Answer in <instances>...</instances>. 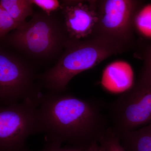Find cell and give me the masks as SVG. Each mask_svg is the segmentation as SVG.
<instances>
[{
  "instance_id": "4",
  "label": "cell",
  "mask_w": 151,
  "mask_h": 151,
  "mask_svg": "<svg viewBox=\"0 0 151 151\" xmlns=\"http://www.w3.org/2000/svg\"><path fill=\"white\" fill-rule=\"evenodd\" d=\"M0 107V151H29L27 139L43 132L41 96Z\"/></svg>"
},
{
  "instance_id": "8",
  "label": "cell",
  "mask_w": 151,
  "mask_h": 151,
  "mask_svg": "<svg viewBox=\"0 0 151 151\" xmlns=\"http://www.w3.org/2000/svg\"><path fill=\"white\" fill-rule=\"evenodd\" d=\"M96 0L60 1V13L69 37L87 40L98 37V17Z\"/></svg>"
},
{
  "instance_id": "12",
  "label": "cell",
  "mask_w": 151,
  "mask_h": 151,
  "mask_svg": "<svg viewBox=\"0 0 151 151\" xmlns=\"http://www.w3.org/2000/svg\"><path fill=\"white\" fill-rule=\"evenodd\" d=\"M24 24L14 19L0 5V39L2 40L11 31L21 27Z\"/></svg>"
},
{
  "instance_id": "15",
  "label": "cell",
  "mask_w": 151,
  "mask_h": 151,
  "mask_svg": "<svg viewBox=\"0 0 151 151\" xmlns=\"http://www.w3.org/2000/svg\"><path fill=\"white\" fill-rule=\"evenodd\" d=\"M144 64L140 77L151 84V44L144 52Z\"/></svg>"
},
{
  "instance_id": "18",
  "label": "cell",
  "mask_w": 151,
  "mask_h": 151,
  "mask_svg": "<svg viewBox=\"0 0 151 151\" xmlns=\"http://www.w3.org/2000/svg\"></svg>"
},
{
  "instance_id": "10",
  "label": "cell",
  "mask_w": 151,
  "mask_h": 151,
  "mask_svg": "<svg viewBox=\"0 0 151 151\" xmlns=\"http://www.w3.org/2000/svg\"><path fill=\"white\" fill-rule=\"evenodd\" d=\"M116 134L127 151H151V123L137 129Z\"/></svg>"
},
{
  "instance_id": "9",
  "label": "cell",
  "mask_w": 151,
  "mask_h": 151,
  "mask_svg": "<svg viewBox=\"0 0 151 151\" xmlns=\"http://www.w3.org/2000/svg\"><path fill=\"white\" fill-rule=\"evenodd\" d=\"M103 82L110 89L125 92L129 89L132 81V72L129 65L126 63L116 62L111 63L105 69L103 74Z\"/></svg>"
},
{
  "instance_id": "17",
  "label": "cell",
  "mask_w": 151,
  "mask_h": 151,
  "mask_svg": "<svg viewBox=\"0 0 151 151\" xmlns=\"http://www.w3.org/2000/svg\"><path fill=\"white\" fill-rule=\"evenodd\" d=\"M86 151H105V149L103 146L99 143H93L91 145L88 147L86 149Z\"/></svg>"
},
{
  "instance_id": "13",
  "label": "cell",
  "mask_w": 151,
  "mask_h": 151,
  "mask_svg": "<svg viewBox=\"0 0 151 151\" xmlns=\"http://www.w3.org/2000/svg\"><path fill=\"white\" fill-rule=\"evenodd\" d=\"M99 144L105 151H127L122 145L118 136L111 127L100 139Z\"/></svg>"
},
{
  "instance_id": "5",
  "label": "cell",
  "mask_w": 151,
  "mask_h": 151,
  "mask_svg": "<svg viewBox=\"0 0 151 151\" xmlns=\"http://www.w3.org/2000/svg\"><path fill=\"white\" fill-rule=\"evenodd\" d=\"M37 75L32 62L1 46V105H10L40 96L42 93L40 88L35 84Z\"/></svg>"
},
{
  "instance_id": "1",
  "label": "cell",
  "mask_w": 151,
  "mask_h": 151,
  "mask_svg": "<svg viewBox=\"0 0 151 151\" xmlns=\"http://www.w3.org/2000/svg\"><path fill=\"white\" fill-rule=\"evenodd\" d=\"M102 103L63 92L41 96L40 114L43 132L50 142L87 148L99 143L110 126Z\"/></svg>"
},
{
  "instance_id": "6",
  "label": "cell",
  "mask_w": 151,
  "mask_h": 151,
  "mask_svg": "<svg viewBox=\"0 0 151 151\" xmlns=\"http://www.w3.org/2000/svg\"><path fill=\"white\" fill-rule=\"evenodd\" d=\"M110 127L116 134L151 123V84L140 77L109 106Z\"/></svg>"
},
{
  "instance_id": "2",
  "label": "cell",
  "mask_w": 151,
  "mask_h": 151,
  "mask_svg": "<svg viewBox=\"0 0 151 151\" xmlns=\"http://www.w3.org/2000/svg\"><path fill=\"white\" fill-rule=\"evenodd\" d=\"M71 40L60 11L50 14L40 11L1 42L31 62H46L61 55Z\"/></svg>"
},
{
  "instance_id": "7",
  "label": "cell",
  "mask_w": 151,
  "mask_h": 151,
  "mask_svg": "<svg viewBox=\"0 0 151 151\" xmlns=\"http://www.w3.org/2000/svg\"><path fill=\"white\" fill-rule=\"evenodd\" d=\"M142 4L136 0L98 1V36L129 49L134 42L135 17Z\"/></svg>"
},
{
  "instance_id": "3",
  "label": "cell",
  "mask_w": 151,
  "mask_h": 151,
  "mask_svg": "<svg viewBox=\"0 0 151 151\" xmlns=\"http://www.w3.org/2000/svg\"><path fill=\"white\" fill-rule=\"evenodd\" d=\"M126 50L99 37L84 40H71L56 64L38 74L37 79L48 92H63L76 76L93 68L109 57Z\"/></svg>"
},
{
  "instance_id": "14",
  "label": "cell",
  "mask_w": 151,
  "mask_h": 151,
  "mask_svg": "<svg viewBox=\"0 0 151 151\" xmlns=\"http://www.w3.org/2000/svg\"><path fill=\"white\" fill-rule=\"evenodd\" d=\"M35 5L41 9L42 11L50 14L60 10V2L57 0H31Z\"/></svg>"
},
{
  "instance_id": "16",
  "label": "cell",
  "mask_w": 151,
  "mask_h": 151,
  "mask_svg": "<svg viewBox=\"0 0 151 151\" xmlns=\"http://www.w3.org/2000/svg\"><path fill=\"white\" fill-rule=\"evenodd\" d=\"M61 145L50 142L40 151H86L87 148L71 145L62 147Z\"/></svg>"
},
{
  "instance_id": "11",
  "label": "cell",
  "mask_w": 151,
  "mask_h": 151,
  "mask_svg": "<svg viewBox=\"0 0 151 151\" xmlns=\"http://www.w3.org/2000/svg\"><path fill=\"white\" fill-rule=\"evenodd\" d=\"M0 5L18 22L24 24L28 17L33 15V6L31 0H1Z\"/></svg>"
}]
</instances>
